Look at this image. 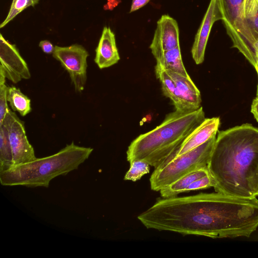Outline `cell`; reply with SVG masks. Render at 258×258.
I'll list each match as a JSON object with an SVG mask.
<instances>
[{"label": "cell", "mask_w": 258, "mask_h": 258, "mask_svg": "<svg viewBox=\"0 0 258 258\" xmlns=\"http://www.w3.org/2000/svg\"><path fill=\"white\" fill-rule=\"evenodd\" d=\"M208 168L216 192L258 196V128L244 123L219 132Z\"/></svg>", "instance_id": "1"}, {"label": "cell", "mask_w": 258, "mask_h": 258, "mask_svg": "<svg viewBox=\"0 0 258 258\" xmlns=\"http://www.w3.org/2000/svg\"><path fill=\"white\" fill-rule=\"evenodd\" d=\"M206 119L201 106L191 111L172 112L152 130L139 135L130 144L126 159L146 162L157 168L175 155L184 140Z\"/></svg>", "instance_id": "2"}, {"label": "cell", "mask_w": 258, "mask_h": 258, "mask_svg": "<svg viewBox=\"0 0 258 258\" xmlns=\"http://www.w3.org/2000/svg\"><path fill=\"white\" fill-rule=\"evenodd\" d=\"M93 151L92 148L79 146L73 142L53 155L0 171L1 184L48 187L53 178L77 169Z\"/></svg>", "instance_id": "3"}, {"label": "cell", "mask_w": 258, "mask_h": 258, "mask_svg": "<svg viewBox=\"0 0 258 258\" xmlns=\"http://www.w3.org/2000/svg\"><path fill=\"white\" fill-rule=\"evenodd\" d=\"M216 135L198 147L163 163L155 168L150 178L152 190L160 191L185 174L208 167Z\"/></svg>", "instance_id": "4"}, {"label": "cell", "mask_w": 258, "mask_h": 258, "mask_svg": "<svg viewBox=\"0 0 258 258\" xmlns=\"http://www.w3.org/2000/svg\"><path fill=\"white\" fill-rule=\"evenodd\" d=\"M245 0H218L224 25L237 48L255 68L258 42L250 28L244 9Z\"/></svg>", "instance_id": "5"}, {"label": "cell", "mask_w": 258, "mask_h": 258, "mask_svg": "<svg viewBox=\"0 0 258 258\" xmlns=\"http://www.w3.org/2000/svg\"><path fill=\"white\" fill-rule=\"evenodd\" d=\"M89 55L87 50L80 44L54 46L52 56L68 72L77 92H81L84 89L87 81V58Z\"/></svg>", "instance_id": "6"}, {"label": "cell", "mask_w": 258, "mask_h": 258, "mask_svg": "<svg viewBox=\"0 0 258 258\" xmlns=\"http://www.w3.org/2000/svg\"><path fill=\"white\" fill-rule=\"evenodd\" d=\"M3 122L8 131L13 155L12 166L35 160L37 158L26 136L24 122L10 109Z\"/></svg>", "instance_id": "7"}, {"label": "cell", "mask_w": 258, "mask_h": 258, "mask_svg": "<svg viewBox=\"0 0 258 258\" xmlns=\"http://www.w3.org/2000/svg\"><path fill=\"white\" fill-rule=\"evenodd\" d=\"M0 70L6 78L14 83L22 79H29L31 74L27 63L20 55L16 46L0 35Z\"/></svg>", "instance_id": "8"}, {"label": "cell", "mask_w": 258, "mask_h": 258, "mask_svg": "<svg viewBox=\"0 0 258 258\" xmlns=\"http://www.w3.org/2000/svg\"><path fill=\"white\" fill-rule=\"evenodd\" d=\"M179 46V31L177 21L168 15H162L157 22L150 45L152 54L156 59L163 52Z\"/></svg>", "instance_id": "9"}, {"label": "cell", "mask_w": 258, "mask_h": 258, "mask_svg": "<svg viewBox=\"0 0 258 258\" xmlns=\"http://www.w3.org/2000/svg\"><path fill=\"white\" fill-rule=\"evenodd\" d=\"M223 20L218 0H210L191 48L192 56L197 64L202 63L204 60L206 45L213 24L217 21Z\"/></svg>", "instance_id": "10"}, {"label": "cell", "mask_w": 258, "mask_h": 258, "mask_svg": "<svg viewBox=\"0 0 258 258\" xmlns=\"http://www.w3.org/2000/svg\"><path fill=\"white\" fill-rule=\"evenodd\" d=\"M220 123L219 117L206 118L184 140L174 157L170 160L187 153L205 143L212 136L217 134Z\"/></svg>", "instance_id": "11"}, {"label": "cell", "mask_w": 258, "mask_h": 258, "mask_svg": "<svg viewBox=\"0 0 258 258\" xmlns=\"http://www.w3.org/2000/svg\"><path fill=\"white\" fill-rule=\"evenodd\" d=\"M95 52L94 61L100 69L110 67L119 60L115 34L109 27L103 28Z\"/></svg>", "instance_id": "12"}, {"label": "cell", "mask_w": 258, "mask_h": 258, "mask_svg": "<svg viewBox=\"0 0 258 258\" xmlns=\"http://www.w3.org/2000/svg\"><path fill=\"white\" fill-rule=\"evenodd\" d=\"M166 71L173 80L179 97L185 109L191 111L200 108L201 93L190 77H185L171 71Z\"/></svg>", "instance_id": "13"}, {"label": "cell", "mask_w": 258, "mask_h": 258, "mask_svg": "<svg viewBox=\"0 0 258 258\" xmlns=\"http://www.w3.org/2000/svg\"><path fill=\"white\" fill-rule=\"evenodd\" d=\"M210 174L208 167L195 170L177 179L160 190L163 198L176 196L185 191L186 188L195 180Z\"/></svg>", "instance_id": "14"}, {"label": "cell", "mask_w": 258, "mask_h": 258, "mask_svg": "<svg viewBox=\"0 0 258 258\" xmlns=\"http://www.w3.org/2000/svg\"><path fill=\"white\" fill-rule=\"evenodd\" d=\"M155 70L171 71L185 77H189L182 60L180 46L163 52L156 59Z\"/></svg>", "instance_id": "15"}, {"label": "cell", "mask_w": 258, "mask_h": 258, "mask_svg": "<svg viewBox=\"0 0 258 258\" xmlns=\"http://www.w3.org/2000/svg\"><path fill=\"white\" fill-rule=\"evenodd\" d=\"M155 73L161 82L164 95L172 101L175 110L187 111L179 97L175 84L170 76L166 71L161 70H155Z\"/></svg>", "instance_id": "16"}, {"label": "cell", "mask_w": 258, "mask_h": 258, "mask_svg": "<svg viewBox=\"0 0 258 258\" xmlns=\"http://www.w3.org/2000/svg\"><path fill=\"white\" fill-rule=\"evenodd\" d=\"M7 100L13 110L17 111L22 116H26L32 110L30 99L14 86H8Z\"/></svg>", "instance_id": "17"}, {"label": "cell", "mask_w": 258, "mask_h": 258, "mask_svg": "<svg viewBox=\"0 0 258 258\" xmlns=\"http://www.w3.org/2000/svg\"><path fill=\"white\" fill-rule=\"evenodd\" d=\"M13 166V155L8 131L4 123L0 124V171Z\"/></svg>", "instance_id": "18"}, {"label": "cell", "mask_w": 258, "mask_h": 258, "mask_svg": "<svg viewBox=\"0 0 258 258\" xmlns=\"http://www.w3.org/2000/svg\"><path fill=\"white\" fill-rule=\"evenodd\" d=\"M39 0H13L6 19L0 24L2 28L13 20L19 14L29 7L38 4Z\"/></svg>", "instance_id": "19"}, {"label": "cell", "mask_w": 258, "mask_h": 258, "mask_svg": "<svg viewBox=\"0 0 258 258\" xmlns=\"http://www.w3.org/2000/svg\"><path fill=\"white\" fill-rule=\"evenodd\" d=\"M149 164L142 160H136L130 163L128 170L125 173L124 179L136 181L150 171Z\"/></svg>", "instance_id": "20"}, {"label": "cell", "mask_w": 258, "mask_h": 258, "mask_svg": "<svg viewBox=\"0 0 258 258\" xmlns=\"http://www.w3.org/2000/svg\"><path fill=\"white\" fill-rule=\"evenodd\" d=\"M214 182L210 174H209L192 182L186 188L185 192L214 187Z\"/></svg>", "instance_id": "21"}, {"label": "cell", "mask_w": 258, "mask_h": 258, "mask_svg": "<svg viewBox=\"0 0 258 258\" xmlns=\"http://www.w3.org/2000/svg\"><path fill=\"white\" fill-rule=\"evenodd\" d=\"M8 86L5 84L0 85V124L10 110L8 105Z\"/></svg>", "instance_id": "22"}, {"label": "cell", "mask_w": 258, "mask_h": 258, "mask_svg": "<svg viewBox=\"0 0 258 258\" xmlns=\"http://www.w3.org/2000/svg\"><path fill=\"white\" fill-rule=\"evenodd\" d=\"M244 9L247 20L252 19L258 11V0H245Z\"/></svg>", "instance_id": "23"}, {"label": "cell", "mask_w": 258, "mask_h": 258, "mask_svg": "<svg viewBox=\"0 0 258 258\" xmlns=\"http://www.w3.org/2000/svg\"><path fill=\"white\" fill-rule=\"evenodd\" d=\"M39 46L44 53L47 54L52 53L54 49L53 45L47 40H41L39 42Z\"/></svg>", "instance_id": "24"}, {"label": "cell", "mask_w": 258, "mask_h": 258, "mask_svg": "<svg viewBox=\"0 0 258 258\" xmlns=\"http://www.w3.org/2000/svg\"><path fill=\"white\" fill-rule=\"evenodd\" d=\"M248 21L253 34L258 42V11L254 18Z\"/></svg>", "instance_id": "25"}, {"label": "cell", "mask_w": 258, "mask_h": 258, "mask_svg": "<svg viewBox=\"0 0 258 258\" xmlns=\"http://www.w3.org/2000/svg\"><path fill=\"white\" fill-rule=\"evenodd\" d=\"M150 0H133L130 12L136 11L146 5Z\"/></svg>", "instance_id": "26"}, {"label": "cell", "mask_w": 258, "mask_h": 258, "mask_svg": "<svg viewBox=\"0 0 258 258\" xmlns=\"http://www.w3.org/2000/svg\"><path fill=\"white\" fill-rule=\"evenodd\" d=\"M251 112L253 114L255 120L258 122V97L254 98L251 106Z\"/></svg>", "instance_id": "27"}, {"label": "cell", "mask_w": 258, "mask_h": 258, "mask_svg": "<svg viewBox=\"0 0 258 258\" xmlns=\"http://www.w3.org/2000/svg\"><path fill=\"white\" fill-rule=\"evenodd\" d=\"M255 69L256 70V72L257 73V76H258V52H257V58H256V66Z\"/></svg>", "instance_id": "28"}, {"label": "cell", "mask_w": 258, "mask_h": 258, "mask_svg": "<svg viewBox=\"0 0 258 258\" xmlns=\"http://www.w3.org/2000/svg\"><path fill=\"white\" fill-rule=\"evenodd\" d=\"M256 97H258V83H257V89H256Z\"/></svg>", "instance_id": "29"}]
</instances>
